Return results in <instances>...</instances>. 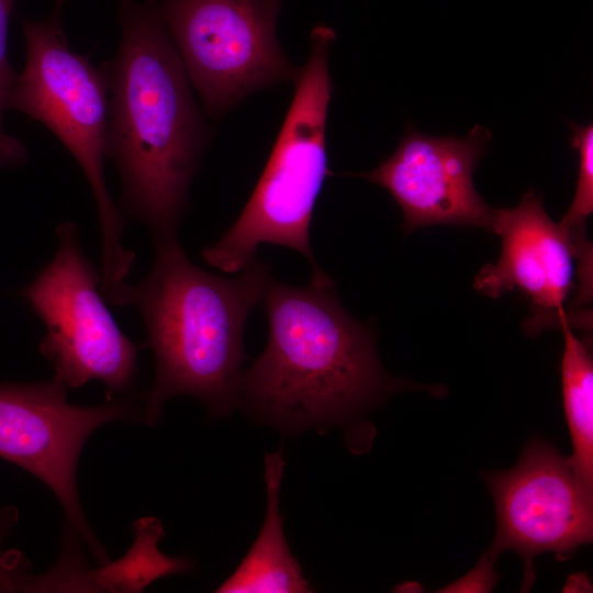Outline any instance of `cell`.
<instances>
[{
	"instance_id": "cell-1",
	"label": "cell",
	"mask_w": 593,
	"mask_h": 593,
	"mask_svg": "<svg viewBox=\"0 0 593 593\" xmlns=\"http://www.w3.org/2000/svg\"><path fill=\"white\" fill-rule=\"evenodd\" d=\"M121 40L109 82L105 156L123 210L153 240L177 236L211 134L156 0H119Z\"/></svg>"
},
{
	"instance_id": "cell-2",
	"label": "cell",
	"mask_w": 593,
	"mask_h": 593,
	"mask_svg": "<svg viewBox=\"0 0 593 593\" xmlns=\"http://www.w3.org/2000/svg\"><path fill=\"white\" fill-rule=\"evenodd\" d=\"M153 242L148 276L102 293L108 303L133 306L143 318L155 357L145 422L156 424L176 395L194 396L214 415H226L238 403L244 327L262 301L269 266L255 256L237 277L223 278L194 265L177 236Z\"/></svg>"
},
{
	"instance_id": "cell-3",
	"label": "cell",
	"mask_w": 593,
	"mask_h": 593,
	"mask_svg": "<svg viewBox=\"0 0 593 593\" xmlns=\"http://www.w3.org/2000/svg\"><path fill=\"white\" fill-rule=\"evenodd\" d=\"M262 301L268 342L242 372L238 392L257 419L287 432L323 428L396 387L371 329L345 311L328 276L303 287L270 279Z\"/></svg>"
},
{
	"instance_id": "cell-4",
	"label": "cell",
	"mask_w": 593,
	"mask_h": 593,
	"mask_svg": "<svg viewBox=\"0 0 593 593\" xmlns=\"http://www.w3.org/2000/svg\"><path fill=\"white\" fill-rule=\"evenodd\" d=\"M307 59L294 81V93L265 168L236 221L202 257L227 273L240 271L260 244L301 253L312 277L326 273L311 248L310 226L327 168L326 122L333 94L328 52L335 32L327 26L311 33Z\"/></svg>"
},
{
	"instance_id": "cell-5",
	"label": "cell",
	"mask_w": 593,
	"mask_h": 593,
	"mask_svg": "<svg viewBox=\"0 0 593 593\" xmlns=\"http://www.w3.org/2000/svg\"><path fill=\"white\" fill-rule=\"evenodd\" d=\"M26 63L7 109L44 124L80 166L96 200L101 239L100 289L125 281L136 255L123 246L124 220L104 178L109 82L104 67L69 49L59 18L21 19Z\"/></svg>"
},
{
	"instance_id": "cell-6",
	"label": "cell",
	"mask_w": 593,
	"mask_h": 593,
	"mask_svg": "<svg viewBox=\"0 0 593 593\" xmlns=\"http://www.w3.org/2000/svg\"><path fill=\"white\" fill-rule=\"evenodd\" d=\"M56 234L55 255L22 292L46 329L40 350L66 388L98 380L108 398L125 393L137 376L139 347L109 311L100 271L85 255L77 226L64 221Z\"/></svg>"
},
{
	"instance_id": "cell-7",
	"label": "cell",
	"mask_w": 593,
	"mask_h": 593,
	"mask_svg": "<svg viewBox=\"0 0 593 593\" xmlns=\"http://www.w3.org/2000/svg\"><path fill=\"white\" fill-rule=\"evenodd\" d=\"M283 0H161L168 34L204 111L219 118L247 96L294 80L276 34Z\"/></svg>"
},
{
	"instance_id": "cell-8",
	"label": "cell",
	"mask_w": 593,
	"mask_h": 593,
	"mask_svg": "<svg viewBox=\"0 0 593 593\" xmlns=\"http://www.w3.org/2000/svg\"><path fill=\"white\" fill-rule=\"evenodd\" d=\"M66 387L49 381L0 384V458L45 483L60 502L68 524L93 556L107 553L88 525L77 489V465L88 437L100 426L138 418L131 400L80 406L67 401Z\"/></svg>"
},
{
	"instance_id": "cell-9",
	"label": "cell",
	"mask_w": 593,
	"mask_h": 593,
	"mask_svg": "<svg viewBox=\"0 0 593 593\" xmlns=\"http://www.w3.org/2000/svg\"><path fill=\"white\" fill-rule=\"evenodd\" d=\"M484 480L494 499L497 530L488 557L514 550L525 562V584L533 558L550 551L560 560L593 538L592 490L575 475L568 458L547 441L530 440L518 462Z\"/></svg>"
},
{
	"instance_id": "cell-10",
	"label": "cell",
	"mask_w": 593,
	"mask_h": 593,
	"mask_svg": "<svg viewBox=\"0 0 593 593\" xmlns=\"http://www.w3.org/2000/svg\"><path fill=\"white\" fill-rule=\"evenodd\" d=\"M491 141L475 125L465 137H436L409 128L394 153L377 168L350 174L384 188L403 213V228L433 225L493 232L496 210L478 193L473 174Z\"/></svg>"
},
{
	"instance_id": "cell-11",
	"label": "cell",
	"mask_w": 593,
	"mask_h": 593,
	"mask_svg": "<svg viewBox=\"0 0 593 593\" xmlns=\"http://www.w3.org/2000/svg\"><path fill=\"white\" fill-rule=\"evenodd\" d=\"M493 233L501 237V255L474 278V289L499 298L519 290L534 306L566 315L563 303L573 284L574 262L591 260V245L555 222L534 191L526 192L512 209L496 210Z\"/></svg>"
},
{
	"instance_id": "cell-12",
	"label": "cell",
	"mask_w": 593,
	"mask_h": 593,
	"mask_svg": "<svg viewBox=\"0 0 593 593\" xmlns=\"http://www.w3.org/2000/svg\"><path fill=\"white\" fill-rule=\"evenodd\" d=\"M264 466L267 511L262 527L244 560L216 592L302 593L311 591L283 535L279 510L284 469L282 451L266 454Z\"/></svg>"
},
{
	"instance_id": "cell-13",
	"label": "cell",
	"mask_w": 593,
	"mask_h": 593,
	"mask_svg": "<svg viewBox=\"0 0 593 593\" xmlns=\"http://www.w3.org/2000/svg\"><path fill=\"white\" fill-rule=\"evenodd\" d=\"M560 325L564 338L562 404L573 448L568 461L580 481L593 491V361L567 316L561 318Z\"/></svg>"
},
{
	"instance_id": "cell-14",
	"label": "cell",
	"mask_w": 593,
	"mask_h": 593,
	"mask_svg": "<svg viewBox=\"0 0 593 593\" xmlns=\"http://www.w3.org/2000/svg\"><path fill=\"white\" fill-rule=\"evenodd\" d=\"M571 146L578 152L579 167L574 199L560 221L572 232L584 234V224L593 211V125L570 123Z\"/></svg>"
},
{
	"instance_id": "cell-15",
	"label": "cell",
	"mask_w": 593,
	"mask_h": 593,
	"mask_svg": "<svg viewBox=\"0 0 593 593\" xmlns=\"http://www.w3.org/2000/svg\"><path fill=\"white\" fill-rule=\"evenodd\" d=\"M15 0H0V168L23 164L27 159L24 144L8 134L3 127V111L16 80L7 54L8 22Z\"/></svg>"
},
{
	"instance_id": "cell-16",
	"label": "cell",
	"mask_w": 593,
	"mask_h": 593,
	"mask_svg": "<svg viewBox=\"0 0 593 593\" xmlns=\"http://www.w3.org/2000/svg\"><path fill=\"white\" fill-rule=\"evenodd\" d=\"M15 507H0V592L34 591L35 577L30 573V563L15 549L5 548L18 522Z\"/></svg>"
},
{
	"instance_id": "cell-17",
	"label": "cell",
	"mask_w": 593,
	"mask_h": 593,
	"mask_svg": "<svg viewBox=\"0 0 593 593\" xmlns=\"http://www.w3.org/2000/svg\"><path fill=\"white\" fill-rule=\"evenodd\" d=\"M65 1L66 0H55V8H54L53 15H55L57 18L60 16L61 8H63Z\"/></svg>"
}]
</instances>
